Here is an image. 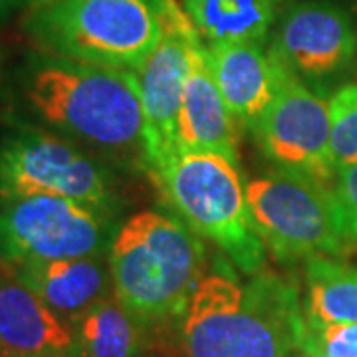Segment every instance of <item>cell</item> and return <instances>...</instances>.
<instances>
[{"label": "cell", "mask_w": 357, "mask_h": 357, "mask_svg": "<svg viewBox=\"0 0 357 357\" xmlns=\"http://www.w3.org/2000/svg\"><path fill=\"white\" fill-rule=\"evenodd\" d=\"M256 141L276 169L332 185L330 102L278 64L274 100L255 129Z\"/></svg>", "instance_id": "obj_9"}, {"label": "cell", "mask_w": 357, "mask_h": 357, "mask_svg": "<svg viewBox=\"0 0 357 357\" xmlns=\"http://www.w3.org/2000/svg\"><path fill=\"white\" fill-rule=\"evenodd\" d=\"M250 222L280 262L342 256L349 246L332 185L276 169L246 185Z\"/></svg>", "instance_id": "obj_6"}, {"label": "cell", "mask_w": 357, "mask_h": 357, "mask_svg": "<svg viewBox=\"0 0 357 357\" xmlns=\"http://www.w3.org/2000/svg\"><path fill=\"white\" fill-rule=\"evenodd\" d=\"M333 197L345 236L351 244H357V163L335 173Z\"/></svg>", "instance_id": "obj_21"}, {"label": "cell", "mask_w": 357, "mask_h": 357, "mask_svg": "<svg viewBox=\"0 0 357 357\" xmlns=\"http://www.w3.org/2000/svg\"><path fill=\"white\" fill-rule=\"evenodd\" d=\"M32 112L64 137L145 165V117L135 72L42 54L24 79Z\"/></svg>", "instance_id": "obj_2"}, {"label": "cell", "mask_w": 357, "mask_h": 357, "mask_svg": "<svg viewBox=\"0 0 357 357\" xmlns=\"http://www.w3.org/2000/svg\"><path fill=\"white\" fill-rule=\"evenodd\" d=\"M330 159L335 173L357 163V82L330 98Z\"/></svg>", "instance_id": "obj_19"}, {"label": "cell", "mask_w": 357, "mask_h": 357, "mask_svg": "<svg viewBox=\"0 0 357 357\" xmlns=\"http://www.w3.org/2000/svg\"><path fill=\"white\" fill-rule=\"evenodd\" d=\"M300 357H326V356H319V354H306V351H302V356Z\"/></svg>", "instance_id": "obj_23"}, {"label": "cell", "mask_w": 357, "mask_h": 357, "mask_svg": "<svg viewBox=\"0 0 357 357\" xmlns=\"http://www.w3.org/2000/svg\"><path fill=\"white\" fill-rule=\"evenodd\" d=\"M181 10L177 0H56L32 4L26 30L42 54L137 72Z\"/></svg>", "instance_id": "obj_4"}, {"label": "cell", "mask_w": 357, "mask_h": 357, "mask_svg": "<svg viewBox=\"0 0 357 357\" xmlns=\"http://www.w3.org/2000/svg\"><path fill=\"white\" fill-rule=\"evenodd\" d=\"M356 50L351 16L330 0H304L290 6L268 48L278 64L316 91L344 74Z\"/></svg>", "instance_id": "obj_11"}, {"label": "cell", "mask_w": 357, "mask_h": 357, "mask_svg": "<svg viewBox=\"0 0 357 357\" xmlns=\"http://www.w3.org/2000/svg\"><path fill=\"white\" fill-rule=\"evenodd\" d=\"M50 195L112 213L109 171L76 141L42 128L14 129L0 139V203Z\"/></svg>", "instance_id": "obj_7"}, {"label": "cell", "mask_w": 357, "mask_h": 357, "mask_svg": "<svg viewBox=\"0 0 357 357\" xmlns=\"http://www.w3.org/2000/svg\"><path fill=\"white\" fill-rule=\"evenodd\" d=\"M206 60L238 128L255 131L274 100L278 62L260 44H218Z\"/></svg>", "instance_id": "obj_14"}, {"label": "cell", "mask_w": 357, "mask_h": 357, "mask_svg": "<svg viewBox=\"0 0 357 357\" xmlns=\"http://www.w3.org/2000/svg\"><path fill=\"white\" fill-rule=\"evenodd\" d=\"M215 153L238 165V123L225 103L199 42L191 54L178 117V155Z\"/></svg>", "instance_id": "obj_13"}, {"label": "cell", "mask_w": 357, "mask_h": 357, "mask_svg": "<svg viewBox=\"0 0 357 357\" xmlns=\"http://www.w3.org/2000/svg\"><path fill=\"white\" fill-rule=\"evenodd\" d=\"M155 178L181 220L241 272L250 276L264 268L266 248L250 222L236 163L215 153H181Z\"/></svg>", "instance_id": "obj_5"}, {"label": "cell", "mask_w": 357, "mask_h": 357, "mask_svg": "<svg viewBox=\"0 0 357 357\" xmlns=\"http://www.w3.org/2000/svg\"><path fill=\"white\" fill-rule=\"evenodd\" d=\"M278 0H183V10L206 48L218 44L264 46Z\"/></svg>", "instance_id": "obj_16"}, {"label": "cell", "mask_w": 357, "mask_h": 357, "mask_svg": "<svg viewBox=\"0 0 357 357\" xmlns=\"http://www.w3.org/2000/svg\"><path fill=\"white\" fill-rule=\"evenodd\" d=\"M44 2H56V0H34V4H44Z\"/></svg>", "instance_id": "obj_24"}, {"label": "cell", "mask_w": 357, "mask_h": 357, "mask_svg": "<svg viewBox=\"0 0 357 357\" xmlns=\"http://www.w3.org/2000/svg\"><path fill=\"white\" fill-rule=\"evenodd\" d=\"M14 266L28 288L68 324L107 298V284L112 280L103 256L20 262Z\"/></svg>", "instance_id": "obj_15"}, {"label": "cell", "mask_w": 357, "mask_h": 357, "mask_svg": "<svg viewBox=\"0 0 357 357\" xmlns=\"http://www.w3.org/2000/svg\"><path fill=\"white\" fill-rule=\"evenodd\" d=\"M28 4H34V0H0V22Z\"/></svg>", "instance_id": "obj_22"}, {"label": "cell", "mask_w": 357, "mask_h": 357, "mask_svg": "<svg viewBox=\"0 0 357 357\" xmlns=\"http://www.w3.org/2000/svg\"><path fill=\"white\" fill-rule=\"evenodd\" d=\"M70 324L28 288L13 262L0 258V357H72Z\"/></svg>", "instance_id": "obj_12"}, {"label": "cell", "mask_w": 357, "mask_h": 357, "mask_svg": "<svg viewBox=\"0 0 357 357\" xmlns=\"http://www.w3.org/2000/svg\"><path fill=\"white\" fill-rule=\"evenodd\" d=\"M112 241L109 215L72 199L34 195L0 206V258L14 264L103 256Z\"/></svg>", "instance_id": "obj_8"}, {"label": "cell", "mask_w": 357, "mask_h": 357, "mask_svg": "<svg viewBox=\"0 0 357 357\" xmlns=\"http://www.w3.org/2000/svg\"><path fill=\"white\" fill-rule=\"evenodd\" d=\"M203 42L185 10L167 22L163 38L135 72L145 117V169L157 177L178 155V117L192 48Z\"/></svg>", "instance_id": "obj_10"}, {"label": "cell", "mask_w": 357, "mask_h": 357, "mask_svg": "<svg viewBox=\"0 0 357 357\" xmlns=\"http://www.w3.org/2000/svg\"><path fill=\"white\" fill-rule=\"evenodd\" d=\"M300 351L326 357H357V321L307 324Z\"/></svg>", "instance_id": "obj_20"}, {"label": "cell", "mask_w": 357, "mask_h": 357, "mask_svg": "<svg viewBox=\"0 0 357 357\" xmlns=\"http://www.w3.org/2000/svg\"><path fill=\"white\" fill-rule=\"evenodd\" d=\"M307 319L292 282L260 270L238 280L229 266L203 274L183 314L187 357H288Z\"/></svg>", "instance_id": "obj_1"}, {"label": "cell", "mask_w": 357, "mask_h": 357, "mask_svg": "<svg viewBox=\"0 0 357 357\" xmlns=\"http://www.w3.org/2000/svg\"><path fill=\"white\" fill-rule=\"evenodd\" d=\"M307 324L357 321V266L333 256L306 260Z\"/></svg>", "instance_id": "obj_18"}, {"label": "cell", "mask_w": 357, "mask_h": 357, "mask_svg": "<svg viewBox=\"0 0 357 357\" xmlns=\"http://www.w3.org/2000/svg\"><path fill=\"white\" fill-rule=\"evenodd\" d=\"M107 264L115 300L139 328L157 326L185 314L204 274V246L183 220L141 211L114 234Z\"/></svg>", "instance_id": "obj_3"}, {"label": "cell", "mask_w": 357, "mask_h": 357, "mask_svg": "<svg viewBox=\"0 0 357 357\" xmlns=\"http://www.w3.org/2000/svg\"><path fill=\"white\" fill-rule=\"evenodd\" d=\"M72 357H135L139 351V324L114 298H103L70 324Z\"/></svg>", "instance_id": "obj_17"}]
</instances>
